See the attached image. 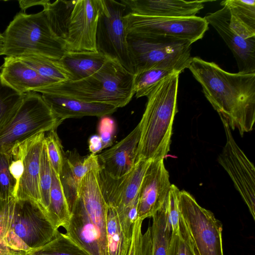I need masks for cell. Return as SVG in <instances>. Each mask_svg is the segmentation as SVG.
Here are the masks:
<instances>
[{"label": "cell", "instance_id": "cell-27", "mask_svg": "<svg viewBox=\"0 0 255 255\" xmlns=\"http://www.w3.org/2000/svg\"><path fill=\"white\" fill-rule=\"evenodd\" d=\"M17 58L39 74L51 80L55 83L70 80V75L59 61L35 54H27Z\"/></svg>", "mask_w": 255, "mask_h": 255}, {"label": "cell", "instance_id": "cell-7", "mask_svg": "<svg viewBox=\"0 0 255 255\" xmlns=\"http://www.w3.org/2000/svg\"><path fill=\"white\" fill-rule=\"evenodd\" d=\"M58 231L37 205L15 199L2 239L11 250L27 254L51 241Z\"/></svg>", "mask_w": 255, "mask_h": 255}, {"label": "cell", "instance_id": "cell-13", "mask_svg": "<svg viewBox=\"0 0 255 255\" xmlns=\"http://www.w3.org/2000/svg\"><path fill=\"white\" fill-rule=\"evenodd\" d=\"M221 121L226 142L219 155L218 162L230 176L255 220V166L235 141L227 123L224 120Z\"/></svg>", "mask_w": 255, "mask_h": 255}, {"label": "cell", "instance_id": "cell-30", "mask_svg": "<svg viewBox=\"0 0 255 255\" xmlns=\"http://www.w3.org/2000/svg\"><path fill=\"white\" fill-rule=\"evenodd\" d=\"M175 73H180L171 69L154 67L134 75L135 97H147L162 79Z\"/></svg>", "mask_w": 255, "mask_h": 255}, {"label": "cell", "instance_id": "cell-21", "mask_svg": "<svg viewBox=\"0 0 255 255\" xmlns=\"http://www.w3.org/2000/svg\"><path fill=\"white\" fill-rule=\"evenodd\" d=\"M45 102L61 121L85 116L103 117L115 113L118 109L106 104L88 103L61 96L41 94Z\"/></svg>", "mask_w": 255, "mask_h": 255}, {"label": "cell", "instance_id": "cell-42", "mask_svg": "<svg viewBox=\"0 0 255 255\" xmlns=\"http://www.w3.org/2000/svg\"><path fill=\"white\" fill-rule=\"evenodd\" d=\"M89 149L92 154L96 153L103 149V143L99 135H93L89 139Z\"/></svg>", "mask_w": 255, "mask_h": 255}, {"label": "cell", "instance_id": "cell-31", "mask_svg": "<svg viewBox=\"0 0 255 255\" xmlns=\"http://www.w3.org/2000/svg\"><path fill=\"white\" fill-rule=\"evenodd\" d=\"M25 94L5 84L0 72V130L10 121L20 106Z\"/></svg>", "mask_w": 255, "mask_h": 255}, {"label": "cell", "instance_id": "cell-40", "mask_svg": "<svg viewBox=\"0 0 255 255\" xmlns=\"http://www.w3.org/2000/svg\"><path fill=\"white\" fill-rule=\"evenodd\" d=\"M13 199L5 200L0 198V238L1 239L6 230Z\"/></svg>", "mask_w": 255, "mask_h": 255}, {"label": "cell", "instance_id": "cell-2", "mask_svg": "<svg viewBox=\"0 0 255 255\" xmlns=\"http://www.w3.org/2000/svg\"><path fill=\"white\" fill-rule=\"evenodd\" d=\"M99 169L82 179L71 210L66 235L90 255H109L106 221L108 205L97 176Z\"/></svg>", "mask_w": 255, "mask_h": 255}, {"label": "cell", "instance_id": "cell-22", "mask_svg": "<svg viewBox=\"0 0 255 255\" xmlns=\"http://www.w3.org/2000/svg\"><path fill=\"white\" fill-rule=\"evenodd\" d=\"M100 168L97 154L91 153L82 158L74 151L64 152V163L59 177L70 210L82 179L91 170Z\"/></svg>", "mask_w": 255, "mask_h": 255}, {"label": "cell", "instance_id": "cell-43", "mask_svg": "<svg viewBox=\"0 0 255 255\" xmlns=\"http://www.w3.org/2000/svg\"><path fill=\"white\" fill-rule=\"evenodd\" d=\"M22 253L14 251L8 248L0 238V255H18Z\"/></svg>", "mask_w": 255, "mask_h": 255}, {"label": "cell", "instance_id": "cell-32", "mask_svg": "<svg viewBox=\"0 0 255 255\" xmlns=\"http://www.w3.org/2000/svg\"><path fill=\"white\" fill-rule=\"evenodd\" d=\"M51 182L52 167L44 140L40 159L39 186L40 195L39 208L45 215L49 205Z\"/></svg>", "mask_w": 255, "mask_h": 255}, {"label": "cell", "instance_id": "cell-14", "mask_svg": "<svg viewBox=\"0 0 255 255\" xmlns=\"http://www.w3.org/2000/svg\"><path fill=\"white\" fill-rule=\"evenodd\" d=\"M100 0H77L65 41L67 52H97L96 36Z\"/></svg>", "mask_w": 255, "mask_h": 255}, {"label": "cell", "instance_id": "cell-39", "mask_svg": "<svg viewBox=\"0 0 255 255\" xmlns=\"http://www.w3.org/2000/svg\"><path fill=\"white\" fill-rule=\"evenodd\" d=\"M114 122L109 118H105L101 121L99 131L103 149L108 146L111 142L114 131Z\"/></svg>", "mask_w": 255, "mask_h": 255}, {"label": "cell", "instance_id": "cell-24", "mask_svg": "<svg viewBox=\"0 0 255 255\" xmlns=\"http://www.w3.org/2000/svg\"><path fill=\"white\" fill-rule=\"evenodd\" d=\"M45 215L56 229L60 227L64 228L68 223L71 216V210L60 177L52 168L49 202Z\"/></svg>", "mask_w": 255, "mask_h": 255}, {"label": "cell", "instance_id": "cell-11", "mask_svg": "<svg viewBox=\"0 0 255 255\" xmlns=\"http://www.w3.org/2000/svg\"><path fill=\"white\" fill-rule=\"evenodd\" d=\"M204 18L223 38L237 61L239 73H255V29L223 7L206 15Z\"/></svg>", "mask_w": 255, "mask_h": 255}, {"label": "cell", "instance_id": "cell-9", "mask_svg": "<svg viewBox=\"0 0 255 255\" xmlns=\"http://www.w3.org/2000/svg\"><path fill=\"white\" fill-rule=\"evenodd\" d=\"M180 214L197 255H224L223 226L210 211L201 207L185 190L178 196Z\"/></svg>", "mask_w": 255, "mask_h": 255}, {"label": "cell", "instance_id": "cell-8", "mask_svg": "<svg viewBox=\"0 0 255 255\" xmlns=\"http://www.w3.org/2000/svg\"><path fill=\"white\" fill-rule=\"evenodd\" d=\"M38 93H25L14 117L0 130V154L39 133L56 129L62 123Z\"/></svg>", "mask_w": 255, "mask_h": 255}, {"label": "cell", "instance_id": "cell-18", "mask_svg": "<svg viewBox=\"0 0 255 255\" xmlns=\"http://www.w3.org/2000/svg\"><path fill=\"white\" fill-rule=\"evenodd\" d=\"M45 135V132H41L29 139L23 159L24 171L15 197L16 200L31 202L39 208L40 159Z\"/></svg>", "mask_w": 255, "mask_h": 255}, {"label": "cell", "instance_id": "cell-4", "mask_svg": "<svg viewBox=\"0 0 255 255\" xmlns=\"http://www.w3.org/2000/svg\"><path fill=\"white\" fill-rule=\"evenodd\" d=\"M134 74L117 60L109 58L100 69L85 78L55 83L34 92L119 108L128 105L134 95Z\"/></svg>", "mask_w": 255, "mask_h": 255}, {"label": "cell", "instance_id": "cell-6", "mask_svg": "<svg viewBox=\"0 0 255 255\" xmlns=\"http://www.w3.org/2000/svg\"><path fill=\"white\" fill-rule=\"evenodd\" d=\"M128 49L133 74L154 67L175 70L188 68L192 42L177 38L127 34Z\"/></svg>", "mask_w": 255, "mask_h": 255}, {"label": "cell", "instance_id": "cell-33", "mask_svg": "<svg viewBox=\"0 0 255 255\" xmlns=\"http://www.w3.org/2000/svg\"><path fill=\"white\" fill-rule=\"evenodd\" d=\"M167 255H197L188 229L180 216L179 230L171 234Z\"/></svg>", "mask_w": 255, "mask_h": 255}, {"label": "cell", "instance_id": "cell-5", "mask_svg": "<svg viewBox=\"0 0 255 255\" xmlns=\"http://www.w3.org/2000/svg\"><path fill=\"white\" fill-rule=\"evenodd\" d=\"M2 34L0 55L19 57L35 54L59 61L67 52L65 42L52 30L43 10L30 14L18 12Z\"/></svg>", "mask_w": 255, "mask_h": 255}, {"label": "cell", "instance_id": "cell-38", "mask_svg": "<svg viewBox=\"0 0 255 255\" xmlns=\"http://www.w3.org/2000/svg\"><path fill=\"white\" fill-rule=\"evenodd\" d=\"M9 167V154H0V198L5 200L15 198V182Z\"/></svg>", "mask_w": 255, "mask_h": 255}, {"label": "cell", "instance_id": "cell-20", "mask_svg": "<svg viewBox=\"0 0 255 255\" xmlns=\"http://www.w3.org/2000/svg\"><path fill=\"white\" fill-rule=\"evenodd\" d=\"M0 68L3 81L20 94H24L55 84L17 57H5Z\"/></svg>", "mask_w": 255, "mask_h": 255}, {"label": "cell", "instance_id": "cell-28", "mask_svg": "<svg viewBox=\"0 0 255 255\" xmlns=\"http://www.w3.org/2000/svg\"><path fill=\"white\" fill-rule=\"evenodd\" d=\"M152 218V224L150 227V255H167L171 233L167 225L165 215L162 208Z\"/></svg>", "mask_w": 255, "mask_h": 255}, {"label": "cell", "instance_id": "cell-34", "mask_svg": "<svg viewBox=\"0 0 255 255\" xmlns=\"http://www.w3.org/2000/svg\"><path fill=\"white\" fill-rule=\"evenodd\" d=\"M220 4L227 7L233 15L244 23L255 29V0H225Z\"/></svg>", "mask_w": 255, "mask_h": 255}, {"label": "cell", "instance_id": "cell-1", "mask_svg": "<svg viewBox=\"0 0 255 255\" xmlns=\"http://www.w3.org/2000/svg\"><path fill=\"white\" fill-rule=\"evenodd\" d=\"M188 68L231 129H238L241 136L252 130L255 122V73H230L198 57H192Z\"/></svg>", "mask_w": 255, "mask_h": 255}, {"label": "cell", "instance_id": "cell-45", "mask_svg": "<svg viewBox=\"0 0 255 255\" xmlns=\"http://www.w3.org/2000/svg\"><path fill=\"white\" fill-rule=\"evenodd\" d=\"M18 255H27V254H25V253H21Z\"/></svg>", "mask_w": 255, "mask_h": 255}, {"label": "cell", "instance_id": "cell-19", "mask_svg": "<svg viewBox=\"0 0 255 255\" xmlns=\"http://www.w3.org/2000/svg\"><path fill=\"white\" fill-rule=\"evenodd\" d=\"M131 13L144 16L188 17L196 16L208 0H121Z\"/></svg>", "mask_w": 255, "mask_h": 255}, {"label": "cell", "instance_id": "cell-23", "mask_svg": "<svg viewBox=\"0 0 255 255\" xmlns=\"http://www.w3.org/2000/svg\"><path fill=\"white\" fill-rule=\"evenodd\" d=\"M109 58L98 52H67L59 60L70 81L85 78L100 69Z\"/></svg>", "mask_w": 255, "mask_h": 255}, {"label": "cell", "instance_id": "cell-10", "mask_svg": "<svg viewBox=\"0 0 255 255\" xmlns=\"http://www.w3.org/2000/svg\"><path fill=\"white\" fill-rule=\"evenodd\" d=\"M127 8L121 0H100L96 46L97 52L117 60L133 74L124 22Z\"/></svg>", "mask_w": 255, "mask_h": 255}, {"label": "cell", "instance_id": "cell-16", "mask_svg": "<svg viewBox=\"0 0 255 255\" xmlns=\"http://www.w3.org/2000/svg\"><path fill=\"white\" fill-rule=\"evenodd\" d=\"M163 160H151L145 172L138 193L137 219L152 217L166 200L171 184Z\"/></svg>", "mask_w": 255, "mask_h": 255}, {"label": "cell", "instance_id": "cell-12", "mask_svg": "<svg viewBox=\"0 0 255 255\" xmlns=\"http://www.w3.org/2000/svg\"><path fill=\"white\" fill-rule=\"evenodd\" d=\"M127 34L159 35L187 40L202 39L208 29L204 17H164L140 15L131 12L124 16Z\"/></svg>", "mask_w": 255, "mask_h": 255}, {"label": "cell", "instance_id": "cell-25", "mask_svg": "<svg viewBox=\"0 0 255 255\" xmlns=\"http://www.w3.org/2000/svg\"><path fill=\"white\" fill-rule=\"evenodd\" d=\"M76 0H57L52 3L49 1L43 6L52 30L64 42L67 36L71 13Z\"/></svg>", "mask_w": 255, "mask_h": 255}, {"label": "cell", "instance_id": "cell-36", "mask_svg": "<svg viewBox=\"0 0 255 255\" xmlns=\"http://www.w3.org/2000/svg\"><path fill=\"white\" fill-rule=\"evenodd\" d=\"M47 132L48 133L44 137V143L48 157L51 167L60 176L64 163V152L56 129Z\"/></svg>", "mask_w": 255, "mask_h": 255}, {"label": "cell", "instance_id": "cell-29", "mask_svg": "<svg viewBox=\"0 0 255 255\" xmlns=\"http://www.w3.org/2000/svg\"><path fill=\"white\" fill-rule=\"evenodd\" d=\"M27 255H90L65 234L58 231L55 237L42 247Z\"/></svg>", "mask_w": 255, "mask_h": 255}, {"label": "cell", "instance_id": "cell-15", "mask_svg": "<svg viewBox=\"0 0 255 255\" xmlns=\"http://www.w3.org/2000/svg\"><path fill=\"white\" fill-rule=\"evenodd\" d=\"M151 160L139 159L132 170L125 175L113 178L100 168L97 176L104 198L108 206L122 213L138 197L140 185Z\"/></svg>", "mask_w": 255, "mask_h": 255}, {"label": "cell", "instance_id": "cell-3", "mask_svg": "<svg viewBox=\"0 0 255 255\" xmlns=\"http://www.w3.org/2000/svg\"><path fill=\"white\" fill-rule=\"evenodd\" d=\"M179 73L161 80L149 94L139 122L140 139L136 161L164 159L170 150L173 121L177 112Z\"/></svg>", "mask_w": 255, "mask_h": 255}, {"label": "cell", "instance_id": "cell-35", "mask_svg": "<svg viewBox=\"0 0 255 255\" xmlns=\"http://www.w3.org/2000/svg\"><path fill=\"white\" fill-rule=\"evenodd\" d=\"M143 221L137 219L133 227L131 244L127 255H150L151 239L150 227L143 233Z\"/></svg>", "mask_w": 255, "mask_h": 255}, {"label": "cell", "instance_id": "cell-26", "mask_svg": "<svg viewBox=\"0 0 255 255\" xmlns=\"http://www.w3.org/2000/svg\"><path fill=\"white\" fill-rule=\"evenodd\" d=\"M106 235L109 255H127L131 240L128 239L121 225L115 208L108 206Z\"/></svg>", "mask_w": 255, "mask_h": 255}, {"label": "cell", "instance_id": "cell-44", "mask_svg": "<svg viewBox=\"0 0 255 255\" xmlns=\"http://www.w3.org/2000/svg\"><path fill=\"white\" fill-rule=\"evenodd\" d=\"M3 41L4 38L3 34L0 33V55L1 54L3 47Z\"/></svg>", "mask_w": 255, "mask_h": 255}, {"label": "cell", "instance_id": "cell-17", "mask_svg": "<svg viewBox=\"0 0 255 255\" xmlns=\"http://www.w3.org/2000/svg\"><path fill=\"white\" fill-rule=\"evenodd\" d=\"M140 124L124 138L97 155L100 168L113 178H120L135 165L140 139Z\"/></svg>", "mask_w": 255, "mask_h": 255}, {"label": "cell", "instance_id": "cell-41", "mask_svg": "<svg viewBox=\"0 0 255 255\" xmlns=\"http://www.w3.org/2000/svg\"><path fill=\"white\" fill-rule=\"evenodd\" d=\"M49 1V0H20L18 1L21 11L25 13L26 9L30 7L40 5L43 6Z\"/></svg>", "mask_w": 255, "mask_h": 255}, {"label": "cell", "instance_id": "cell-37", "mask_svg": "<svg viewBox=\"0 0 255 255\" xmlns=\"http://www.w3.org/2000/svg\"><path fill=\"white\" fill-rule=\"evenodd\" d=\"M178 188L171 184L166 200L162 207L164 212L167 225L171 234L177 233L179 230L180 214L178 208Z\"/></svg>", "mask_w": 255, "mask_h": 255}]
</instances>
